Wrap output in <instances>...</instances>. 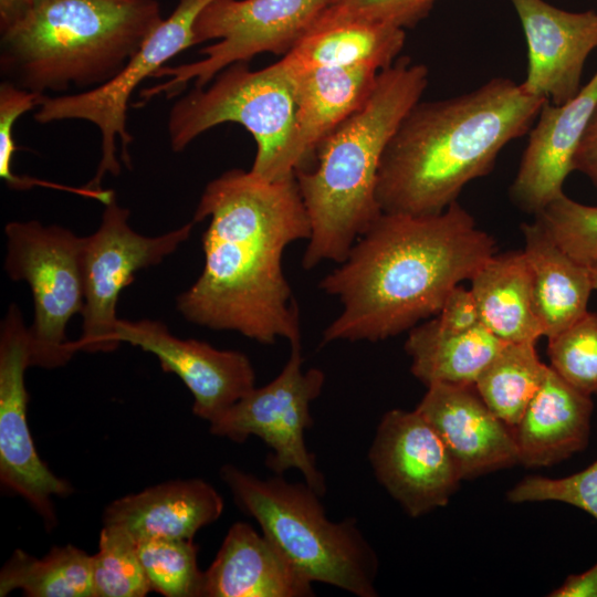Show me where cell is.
<instances>
[{
  "instance_id": "cell-5",
  "label": "cell",
  "mask_w": 597,
  "mask_h": 597,
  "mask_svg": "<svg viewBox=\"0 0 597 597\" xmlns=\"http://www.w3.org/2000/svg\"><path fill=\"white\" fill-rule=\"evenodd\" d=\"M161 21L156 0H35L0 32V73L40 95L87 91L113 78Z\"/></svg>"
},
{
  "instance_id": "cell-34",
  "label": "cell",
  "mask_w": 597,
  "mask_h": 597,
  "mask_svg": "<svg viewBox=\"0 0 597 597\" xmlns=\"http://www.w3.org/2000/svg\"><path fill=\"white\" fill-rule=\"evenodd\" d=\"M507 499L512 503L563 502L597 520V460L564 478L526 476L509 491Z\"/></svg>"
},
{
  "instance_id": "cell-12",
  "label": "cell",
  "mask_w": 597,
  "mask_h": 597,
  "mask_svg": "<svg viewBox=\"0 0 597 597\" xmlns=\"http://www.w3.org/2000/svg\"><path fill=\"white\" fill-rule=\"evenodd\" d=\"M302 364L301 344L291 345L281 373L210 422V432L237 443L259 437L271 450L265 460L270 470L276 474L298 470L305 483L323 496L325 478L306 448L304 433L313 423L310 407L323 390L325 374L318 368L304 371Z\"/></svg>"
},
{
  "instance_id": "cell-38",
  "label": "cell",
  "mask_w": 597,
  "mask_h": 597,
  "mask_svg": "<svg viewBox=\"0 0 597 597\" xmlns=\"http://www.w3.org/2000/svg\"><path fill=\"white\" fill-rule=\"evenodd\" d=\"M549 596L597 597V563L584 573L569 575Z\"/></svg>"
},
{
  "instance_id": "cell-41",
  "label": "cell",
  "mask_w": 597,
  "mask_h": 597,
  "mask_svg": "<svg viewBox=\"0 0 597 597\" xmlns=\"http://www.w3.org/2000/svg\"><path fill=\"white\" fill-rule=\"evenodd\" d=\"M593 182L597 186V177L593 180Z\"/></svg>"
},
{
  "instance_id": "cell-35",
  "label": "cell",
  "mask_w": 597,
  "mask_h": 597,
  "mask_svg": "<svg viewBox=\"0 0 597 597\" xmlns=\"http://www.w3.org/2000/svg\"><path fill=\"white\" fill-rule=\"evenodd\" d=\"M42 96L7 81L0 84V177L13 189H30L36 185L35 178L21 177L12 170L17 149L13 130L19 117L35 109Z\"/></svg>"
},
{
  "instance_id": "cell-32",
  "label": "cell",
  "mask_w": 597,
  "mask_h": 597,
  "mask_svg": "<svg viewBox=\"0 0 597 597\" xmlns=\"http://www.w3.org/2000/svg\"><path fill=\"white\" fill-rule=\"evenodd\" d=\"M535 221L575 261L586 266L597 262V207L563 192L535 213Z\"/></svg>"
},
{
  "instance_id": "cell-18",
  "label": "cell",
  "mask_w": 597,
  "mask_h": 597,
  "mask_svg": "<svg viewBox=\"0 0 597 597\" xmlns=\"http://www.w3.org/2000/svg\"><path fill=\"white\" fill-rule=\"evenodd\" d=\"M427 388L416 410L439 433L462 480L519 463L513 429L485 405L474 385Z\"/></svg>"
},
{
  "instance_id": "cell-7",
  "label": "cell",
  "mask_w": 597,
  "mask_h": 597,
  "mask_svg": "<svg viewBox=\"0 0 597 597\" xmlns=\"http://www.w3.org/2000/svg\"><path fill=\"white\" fill-rule=\"evenodd\" d=\"M295 114L293 76L279 61L260 70L233 63L212 81L181 95L168 114L170 147L182 151L205 132L223 123L243 126L254 138L251 171L266 180L295 174L286 168V153Z\"/></svg>"
},
{
  "instance_id": "cell-9",
  "label": "cell",
  "mask_w": 597,
  "mask_h": 597,
  "mask_svg": "<svg viewBox=\"0 0 597 597\" xmlns=\"http://www.w3.org/2000/svg\"><path fill=\"white\" fill-rule=\"evenodd\" d=\"M4 233V270L12 281L27 282L33 298L34 318L29 326L31 366H63L77 352L74 341L66 337V327L84 305V237L36 220L10 221Z\"/></svg>"
},
{
  "instance_id": "cell-26",
  "label": "cell",
  "mask_w": 597,
  "mask_h": 597,
  "mask_svg": "<svg viewBox=\"0 0 597 597\" xmlns=\"http://www.w3.org/2000/svg\"><path fill=\"white\" fill-rule=\"evenodd\" d=\"M504 344L483 325L453 332L433 318L409 331L405 350L411 374L427 387L472 386Z\"/></svg>"
},
{
  "instance_id": "cell-13",
  "label": "cell",
  "mask_w": 597,
  "mask_h": 597,
  "mask_svg": "<svg viewBox=\"0 0 597 597\" xmlns=\"http://www.w3.org/2000/svg\"><path fill=\"white\" fill-rule=\"evenodd\" d=\"M30 366L29 326L12 303L0 325V480L25 499L50 527L55 523L53 498L69 495L72 488L36 453L27 421L24 373Z\"/></svg>"
},
{
  "instance_id": "cell-15",
  "label": "cell",
  "mask_w": 597,
  "mask_h": 597,
  "mask_svg": "<svg viewBox=\"0 0 597 597\" xmlns=\"http://www.w3.org/2000/svg\"><path fill=\"white\" fill-rule=\"evenodd\" d=\"M116 338L155 355L164 371L177 375L193 397V413L209 423L255 387L245 354L178 338L159 321L119 318Z\"/></svg>"
},
{
  "instance_id": "cell-14",
  "label": "cell",
  "mask_w": 597,
  "mask_h": 597,
  "mask_svg": "<svg viewBox=\"0 0 597 597\" xmlns=\"http://www.w3.org/2000/svg\"><path fill=\"white\" fill-rule=\"evenodd\" d=\"M368 459L377 481L412 517L446 505L462 480L441 437L416 409L383 416Z\"/></svg>"
},
{
  "instance_id": "cell-17",
  "label": "cell",
  "mask_w": 597,
  "mask_h": 597,
  "mask_svg": "<svg viewBox=\"0 0 597 597\" xmlns=\"http://www.w3.org/2000/svg\"><path fill=\"white\" fill-rule=\"evenodd\" d=\"M596 106L597 71L568 102L555 105L545 101L510 188L511 199L521 210L535 214L563 193Z\"/></svg>"
},
{
  "instance_id": "cell-39",
  "label": "cell",
  "mask_w": 597,
  "mask_h": 597,
  "mask_svg": "<svg viewBox=\"0 0 597 597\" xmlns=\"http://www.w3.org/2000/svg\"><path fill=\"white\" fill-rule=\"evenodd\" d=\"M35 0H0V32L19 20Z\"/></svg>"
},
{
  "instance_id": "cell-29",
  "label": "cell",
  "mask_w": 597,
  "mask_h": 597,
  "mask_svg": "<svg viewBox=\"0 0 597 597\" xmlns=\"http://www.w3.org/2000/svg\"><path fill=\"white\" fill-rule=\"evenodd\" d=\"M92 583L93 597H144L151 591L132 536L103 526L92 555Z\"/></svg>"
},
{
  "instance_id": "cell-23",
  "label": "cell",
  "mask_w": 597,
  "mask_h": 597,
  "mask_svg": "<svg viewBox=\"0 0 597 597\" xmlns=\"http://www.w3.org/2000/svg\"><path fill=\"white\" fill-rule=\"evenodd\" d=\"M521 230L536 313L544 336L551 338L587 312L594 291L589 269L569 256L537 221L523 223Z\"/></svg>"
},
{
  "instance_id": "cell-40",
  "label": "cell",
  "mask_w": 597,
  "mask_h": 597,
  "mask_svg": "<svg viewBox=\"0 0 597 597\" xmlns=\"http://www.w3.org/2000/svg\"><path fill=\"white\" fill-rule=\"evenodd\" d=\"M591 285L594 290H597V262L588 266Z\"/></svg>"
},
{
  "instance_id": "cell-1",
  "label": "cell",
  "mask_w": 597,
  "mask_h": 597,
  "mask_svg": "<svg viewBox=\"0 0 597 597\" xmlns=\"http://www.w3.org/2000/svg\"><path fill=\"white\" fill-rule=\"evenodd\" d=\"M206 219L203 269L177 297V311L196 325L260 344H301L298 307L282 262L291 243L311 237L295 175L266 180L227 170L200 196L192 220Z\"/></svg>"
},
{
  "instance_id": "cell-27",
  "label": "cell",
  "mask_w": 597,
  "mask_h": 597,
  "mask_svg": "<svg viewBox=\"0 0 597 597\" xmlns=\"http://www.w3.org/2000/svg\"><path fill=\"white\" fill-rule=\"evenodd\" d=\"M14 589L29 597H93L92 556L73 545L41 558L15 549L0 572V596Z\"/></svg>"
},
{
  "instance_id": "cell-19",
  "label": "cell",
  "mask_w": 597,
  "mask_h": 597,
  "mask_svg": "<svg viewBox=\"0 0 597 597\" xmlns=\"http://www.w3.org/2000/svg\"><path fill=\"white\" fill-rule=\"evenodd\" d=\"M375 67L316 69L292 75L295 114L286 153L289 172L306 168L318 145L369 97L378 74Z\"/></svg>"
},
{
  "instance_id": "cell-24",
  "label": "cell",
  "mask_w": 597,
  "mask_h": 597,
  "mask_svg": "<svg viewBox=\"0 0 597 597\" xmlns=\"http://www.w3.org/2000/svg\"><path fill=\"white\" fill-rule=\"evenodd\" d=\"M470 281L481 324L498 338L505 343H536L544 336L523 251L493 254Z\"/></svg>"
},
{
  "instance_id": "cell-3",
  "label": "cell",
  "mask_w": 597,
  "mask_h": 597,
  "mask_svg": "<svg viewBox=\"0 0 597 597\" xmlns=\"http://www.w3.org/2000/svg\"><path fill=\"white\" fill-rule=\"evenodd\" d=\"M546 100L495 77L454 97L415 104L383 155L376 197L384 213L442 212L500 151L533 126Z\"/></svg>"
},
{
  "instance_id": "cell-25",
  "label": "cell",
  "mask_w": 597,
  "mask_h": 597,
  "mask_svg": "<svg viewBox=\"0 0 597 597\" xmlns=\"http://www.w3.org/2000/svg\"><path fill=\"white\" fill-rule=\"evenodd\" d=\"M405 41V29L398 27L343 22L310 30L279 62L291 75L362 65L381 71L399 57Z\"/></svg>"
},
{
  "instance_id": "cell-31",
  "label": "cell",
  "mask_w": 597,
  "mask_h": 597,
  "mask_svg": "<svg viewBox=\"0 0 597 597\" xmlns=\"http://www.w3.org/2000/svg\"><path fill=\"white\" fill-rule=\"evenodd\" d=\"M551 367L587 396H597V313L586 312L548 338Z\"/></svg>"
},
{
  "instance_id": "cell-11",
  "label": "cell",
  "mask_w": 597,
  "mask_h": 597,
  "mask_svg": "<svg viewBox=\"0 0 597 597\" xmlns=\"http://www.w3.org/2000/svg\"><path fill=\"white\" fill-rule=\"evenodd\" d=\"M129 214L114 197L104 205L98 228L84 237L82 334L74 341L77 352L111 353L118 348L116 306L121 292L139 270L172 254L189 239L196 223L192 220L164 234L147 237L132 229Z\"/></svg>"
},
{
  "instance_id": "cell-36",
  "label": "cell",
  "mask_w": 597,
  "mask_h": 597,
  "mask_svg": "<svg viewBox=\"0 0 597 597\" xmlns=\"http://www.w3.org/2000/svg\"><path fill=\"white\" fill-rule=\"evenodd\" d=\"M436 320L442 327L453 332H467L482 325L471 289L457 285L447 296Z\"/></svg>"
},
{
  "instance_id": "cell-8",
  "label": "cell",
  "mask_w": 597,
  "mask_h": 597,
  "mask_svg": "<svg viewBox=\"0 0 597 597\" xmlns=\"http://www.w3.org/2000/svg\"><path fill=\"white\" fill-rule=\"evenodd\" d=\"M327 0H213L195 22L196 44L216 40L199 51L201 59L165 65L160 84L140 91L142 104L156 96L181 95L192 81L209 84L227 66L249 62L260 53L286 54L311 29Z\"/></svg>"
},
{
  "instance_id": "cell-10",
  "label": "cell",
  "mask_w": 597,
  "mask_h": 597,
  "mask_svg": "<svg viewBox=\"0 0 597 597\" xmlns=\"http://www.w3.org/2000/svg\"><path fill=\"white\" fill-rule=\"evenodd\" d=\"M213 0H178L170 15L153 30L127 64L104 84L77 93L43 95L33 115L35 122L78 119L94 124L101 135V159L87 189L103 190L105 175L118 176L117 140L121 159L132 168L129 145L133 136L127 128V111L137 86L155 74L182 51L196 45L193 27L202 10Z\"/></svg>"
},
{
  "instance_id": "cell-30",
  "label": "cell",
  "mask_w": 597,
  "mask_h": 597,
  "mask_svg": "<svg viewBox=\"0 0 597 597\" xmlns=\"http://www.w3.org/2000/svg\"><path fill=\"white\" fill-rule=\"evenodd\" d=\"M151 591L166 597H201L203 573L192 540L148 538L137 542Z\"/></svg>"
},
{
  "instance_id": "cell-21",
  "label": "cell",
  "mask_w": 597,
  "mask_h": 597,
  "mask_svg": "<svg viewBox=\"0 0 597 597\" xmlns=\"http://www.w3.org/2000/svg\"><path fill=\"white\" fill-rule=\"evenodd\" d=\"M222 511L223 500L211 484L201 479L174 480L115 500L105 509L103 522L136 542L157 537L192 540Z\"/></svg>"
},
{
  "instance_id": "cell-2",
  "label": "cell",
  "mask_w": 597,
  "mask_h": 597,
  "mask_svg": "<svg viewBox=\"0 0 597 597\" xmlns=\"http://www.w3.org/2000/svg\"><path fill=\"white\" fill-rule=\"evenodd\" d=\"M495 251L494 238L458 201L431 216L383 212L320 282L342 305L322 345L375 343L410 331L438 314Z\"/></svg>"
},
{
  "instance_id": "cell-20",
  "label": "cell",
  "mask_w": 597,
  "mask_h": 597,
  "mask_svg": "<svg viewBox=\"0 0 597 597\" xmlns=\"http://www.w3.org/2000/svg\"><path fill=\"white\" fill-rule=\"evenodd\" d=\"M312 584L263 533L237 522L203 572L201 597H310Z\"/></svg>"
},
{
  "instance_id": "cell-37",
  "label": "cell",
  "mask_w": 597,
  "mask_h": 597,
  "mask_svg": "<svg viewBox=\"0 0 597 597\" xmlns=\"http://www.w3.org/2000/svg\"><path fill=\"white\" fill-rule=\"evenodd\" d=\"M573 170L587 175L591 180L597 177V106L575 153Z\"/></svg>"
},
{
  "instance_id": "cell-4",
  "label": "cell",
  "mask_w": 597,
  "mask_h": 597,
  "mask_svg": "<svg viewBox=\"0 0 597 597\" xmlns=\"http://www.w3.org/2000/svg\"><path fill=\"white\" fill-rule=\"evenodd\" d=\"M428 69L399 56L381 70L360 108L317 147L316 164L295 172L311 237L302 266L341 263L383 213L376 197L383 155L398 125L428 85Z\"/></svg>"
},
{
  "instance_id": "cell-33",
  "label": "cell",
  "mask_w": 597,
  "mask_h": 597,
  "mask_svg": "<svg viewBox=\"0 0 597 597\" xmlns=\"http://www.w3.org/2000/svg\"><path fill=\"white\" fill-rule=\"evenodd\" d=\"M436 1L327 0L310 30L353 21L385 23L405 29L415 25L423 19Z\"/></svg>"
},
{
  "instance_id": "cell-16",
  "label": "cell",
  "mask_w": 597,
  "mask_h": 597,
  "mask_svg": "<svg viewBox=\"0 0 597 597\" xmlns=\"http://www.w3.org/2000/svg\"><path fill=\"white\" fill-rule=\"evenodd\" d=\"M527 44V72L522 87L561 105L582 88L588 55L597 48V12H570L544 0H510Z\"/></svg>"
},
{
  "instance_id": "cell-6",
  "label": "cell",
  "mask_w": 597,
  "mask_h": 597,
  "mask_svg": "<svg viewBox=\"0 0 597 597\" xmlns=\"http://www.w3.org/2000/svg\"><path fill=\"white\" fill-rule=\"evenodd\" d=\"M220 474L239 507L301 575L357 597L378 595V557L355 520L331 521L316 491L281 474L260 479L231 464Z\"/></svg>"
},
{
  "instance_id": "cell-28",
  "label": "cell",
  "mask_w": 597,
  "mask_h": 597,
  "mask_svg": "<svg viewBox=\"0 0 597 597\" xmlns=\"http://www.w3.org/2000/svg\"><path fill=\"white\" fill-rule=\"evenodd\" d=\"M535 344L505 343L474 384L485 405L511 428L521 420L549 369Z\"/></svg>"
},
{
  "instance_id": "cell-22",
  "label": "cell",
  "mask_w": 597,
  "mask_h": 597,
  "mask_svg": "<svg viewBox=\"0 0 597 597\" xmlns=\"http://www.w3.org/2000/svg\"><path fill=\"white\" fill-rule=\"evenodd\" d=\"M594 404L564 380L551 366L547 375L513 427L519 463L548 467L586 448Z\"/></svg>"
}]
</instances>
